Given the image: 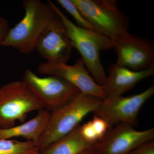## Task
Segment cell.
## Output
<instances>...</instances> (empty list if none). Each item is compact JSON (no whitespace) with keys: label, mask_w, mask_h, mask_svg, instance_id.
<instances>
[{"label":"cell","mask_w":154,"mask_h":154,"mask_svg":"<svg viewBox=\"0 0 154 154\" xmlns=\"http://www.w3.org/2000/svg\"><path fill=\"white\" fill-rule=\"evenodd\" d=\"M51 3L66 28L72 44L82 56L86 69L95 82L101 87L105 84L106 75L100 58V52L113 48V42L94 30H88L75 25L53 2Z\"/></svg>","instance_id":"cell-3"},{"label":"cell","mask_w":154,"mask_h":154,"mask_svg":"<svg viewBox=\"0 0 154 154\" xmlns=\"http://www.w3.org/2000/svg\"><path fill=\"white\" fill-rule=\"evenodd\" d=\"M80 131L84 139L89 143L94 145L99 141V138L91 121L80 125Z\"/></svg>","instance_id":"cell-17"},{"label":"cell","mask_w":154,"mask_h":154,"mask_svg":"<svg viewBox=\"0 0 154 154\" xmlns=\"http://www.w3.org/2000/svg\"><path fill=\"white\" fill-rule=\"evenodd\" d=\"M23 5L24 17L9 29L2 46L13 48L21 53L28 54L36 50L39 38L57 14L50 1L44 3L39 0H25Z\"/></svg>","instance_id":"cell-1"},{"label":"cell","mask_w":154,"mask_h":154,"mask_svg":"<svg viewBox=\"0 0 154 154\" xmlns=\"http://www.w3.org/2000/svg\"><path fill=\"white\" fill-rule=\"evenodd\" d=\"M9 30L8 22L4 17L0 16V46H2V43Z\"/></svg>","instance_id":"cell-20"},{"label":"cell","mask_w":154,"mask_h":154,"mask_svg":"<svg viewBox=\"0 0 154 154\" xmlns=\"http://www.w3.org/2000/svg\"><path fill=\"white\" fill-rule=\"evenodd\" d=\"M79 154H97V153L93 146L85 149Z\"/></svg>","instance_id":"cell-21"},{"label":"cell","mask_w":154,"mask_h":154,"mask_svg":"<svg viewBox=\"0 0 154 154\" xmlns=\"http://www.w3.org/2000/svg\"><path fill=\"white\" fill-rule=\"evenodd\" d=\"M109 75L102 86L107 98L122 96L141 80L152 76L154 66L144 70H132L116 63H111L107 69Z\"/></svg>","instance_id":"cell-12"},{"label":"cell","mask_w":154,"mask_h":154,"mask_svg":"<svg viewBox=\"0 0 154 154\" xmlns=\"http://www.w3.org/2000/svg\"><path fill=\"white\" fill-rule=\"evenodd\" d=\"M35 117L27 122L7 128H0V140H10L21 137L37 144L43 133L49 120L50 112L43 109Z\"/></svg>","instance_id":"cell-13"},{"label":"cell","mask_w":154,"mask_h":154,"mask_svg":"<svg viewBox=\"0 0 154 154\" xmlns=\"http://www.w3.org/2000/svg\"><path fill=\"white\" fill-rule=\"evenodd\" d=\"M57 2L71 15L76 22L78 26L95 31L93 26L83 17L71 0H57Z\"/></svg>","instance_id":"cell-16"},{"label":"cell","mask_w":154,"mask_h":154,"mask_svg":"<svg viewBox=\"0 0 154 154\" xmlns=\"http://www.w3.org/2000/svg\"><path fill=\"white\" fill-rule=\"evenodd\" d=\"M102 100L79 91L68 102L51 111L46 128L37 143L40 152L80 125L83 119L93 112Z\"/></svg>","instance_id":"cell-2"},{"label":"cell","mask_w":154,"mask_h":154,"mask_svg":"<svg viewBox=\"0 0 154 154\" xmlns=\"http://www.w3.org/2000/svg\"><path fill=\"white\" fill-rule=\"evenodd\" d=\"M128 154H154V140L141 144Z\"/></svg>","instance_id":"cell-19"},{"label":"cell","mask_w":154,"mask_h":154,"mask_svg":"<svg viewBox=\"0 0 154 154\" xmlns=\"http://www.w3.org/2000/svg\"><path fill=\"white\" fill-rule=\"evenodd\" d=\"M71 1L95 31L113 42L129 33V18L115 0Z\"/></svg>","instance_id":"cell-4"},{"label":"cell","mask_w":154,"mask_h":154,"mask_svg":"<svg viewBox=\"0 0 154 154\" xmlns=\"http://www.w3.org/2000/svg\"><path fill=\"white\" fill-rule=\"evenodd\" d=\"M0 154H41L37 144L31 141L0 140Z\"/></svg>","instance_id":"cell-15"},{"label":"cell","mask_w":154,"mask_h":154,"mask_svg":"<svg viewBox=\"0 0 154 154\" xmlns=\"http://www.w3.org/2000/svg\"><path fill=\"white\" fill-rule=\"evenodd\" d=\"M154 94V86L152 85L133 96L107 98L102 100L93 113L105 120L111 128L119 123L136 126L141 108Z\"/></svg>","instance_id":"cell-7"},{"label":"cell","mask_w":154,"mask_h":154,"mask_svg":"<svg viewBox=\"0 0 154 154\" xmlns=\"http://www.w3.org/2000/svg\"><path fill=\"white\" fill-rule=\"evenodd\" d=\"M113 42L116 63L139 71L154 66V44L151 40L128 33Z\"/></svg>","instance_id":"cell-9"},{"label":"cell","mask_w":154,"mask_h":154,"mask_svg":"<svg viewBox=\"0 0 154 154\" xmlns=\"http://www.w3.org/2000/svg\"><path fill=\"white\" fill-rule=\"evenodd\" d=\"M91 122L99 141L101 140L111 127L105 120L97 116H94Z\"/></svg>","instance_id":"cell-18"},{"label":"cell","mask_w":154,"mask_h":154,"mask_svg":"<svg viewBox=\"0 0 154 154\" xmlns=\"http://www.w3.org/2000/svg\"><path fill=\"white\" fill-rule=\"evenodd\" d=\"M44 109L43 104L23 81H16L0 88V128L25 121L27 114Z\"/></svg>","instance_id":"cell-5"},{"label":"cell","mask_w":154,"mask_h":154,"mask_svg":"<svg viewBox=\"0 0 154 154\" xmlns=\"http://www.w3.org/2000/svg\"><path fill=\"white\" fill-rule=\"evenodd\" d=\"M80 125L68 134L53 143L41 154H79L94 146L84 139L80 131Z\"/></svg>","instance_id":"cell-14"},{"label":"cell","mask_w":154,"mask_h":154,"mask_svg":"<svg viewBox=\"0 0 154 154\" xmlns=\"http://www.w3.org/2000/svg\"><path fill=\"white\" fill-rule=\"evenodd\" d=\"M37 71L40 74L55 76L66 80L83 94L103 100L106 99L102 87L95 82L81 57L77 60L73 65L48 62L41 63L37 67Z\"/></svg>","instance_id":"cell-10"},{"label":"cell","mask_w":154,"mask_h":154,"mask_svg":"<svg viewBox=\"0 0 154 154\" xmlns=\"http://www.w3.org/2000/svg\"><path fill=\"white\" fill-rule=\"evenodd\" d=\"M73 48L66 28L57 14L39 38L36 50L46 62L66 63Z\"/></svg>","instance_id":"cell-11"},{"label":"cell","mask_w":154,"mask_h":154,"mask_svg":"<svg viewBox=\"0 0 154 154\" xmlns=\"http://www.w3.org/2000/svg\"><path fill=\"white\" fill-rule=\"evenodd\" d=\"M22 81L49 111L65 104L80 91L62 78L39 77L30 69L25 70Z\"/></svg>","instance_id":"cell-6"},{"label":"cell","mask_w":154,"mask_h":154,"mask_svg":"<svg viewBox=\"0 0 154 154\" xmlns=\"http://www.w3.org/2000/svg\"><path fill=\"white\" fill-rule=\"evenodd\" d=\"M154 138L153 128L137 131L131 125L119 123L110 128L93 148L97 154H128L138 146Z\"/></svg>","instance_id":"cell-8"}]
</instances>
